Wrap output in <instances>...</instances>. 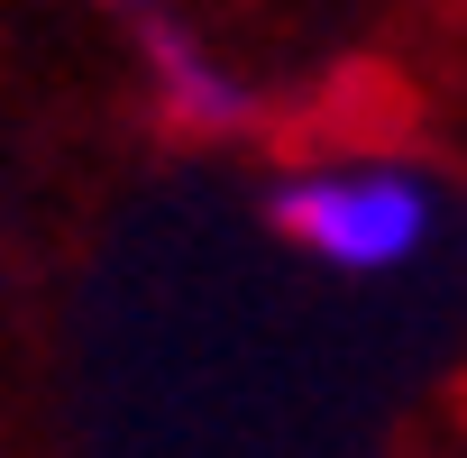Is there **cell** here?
<instances>
[{"instance_id":"1","label":"cell","mask_w":467,"mask_h":458,"mask_svg":"<svg viewBox=\"0 0 467 458\" xmlns=\"http://www.w3.org/2000/svg\"><path fill=\"white\" fill-rule=\"evenodd\" d=\"M275 220L285 239L339 276H394L431 248V183L412 165H385V156H348V165H312V174H285L275 193Z\"/></svg>"},{"instance_id":"2","label":"cell","mask_w":467,"mask_h":458,"mask_svg":"<svg viewBox=\"0 0 467 458\" xmlns=\"http://www.w3.org/2000/svg\"><path fill=\"white\" fill-rule=\"evenodd\" d=\"M138 47H147V83H156V101H165V120L183 129V138H229L248 120V83L229 74L183 19H138Z\"/></svg>"}]
</instances>
